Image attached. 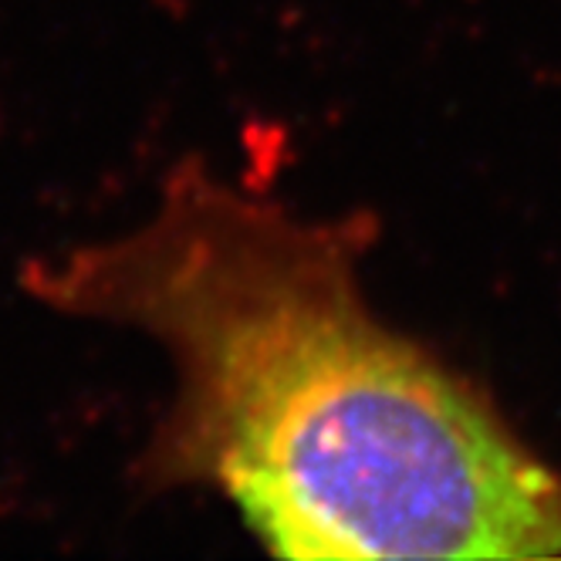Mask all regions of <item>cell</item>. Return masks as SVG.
<instances>
[{"label":"cell","mask_w":561,"mask_h":561,"mask_svg":"<svg viewBox=\"0 0 561 561\" xmlns=\"http://www.w3.org/2000/svg\"><path fill=\"white\" fill-rule=\"evenodd\" d=\"M373 240L369 214L308 220L183 159L142 224L34 261L27 291L167 352L136 480L224 497L277 558H561V473L373 311Z\"/></svg>","instance_id":"obj_1"}]
</instances>
